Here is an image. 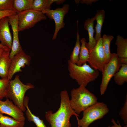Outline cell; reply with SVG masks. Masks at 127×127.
Instances as JSON below:
<instances>
[{"instance_id": "6da1fadb", "label": "cell", "mask_w": 127, "mask_h": 127, "mask_svg": "<svg viewBox=\"0 0 127 127\" xmlns=\"http://www.w3.org/2000/svg\"><path fill=\"white\" fill-rule=\"evenodd\" d=\"M60 94L61 101L59 108L54 113L51 110L47 111L45 115L46 119L50 124L51 127H71V117L74 115L77 118L79 116L70 106L67 91H62Z\"/></svg>"}, {"instance_id": "7a4b0ae2", "label": "cell", "mask_w": 127, "mask_h": 127, "mask_svg": "<svg viewBox=\"0 0 127 127\" xmlns=\"http://www.w3.org/2000/svg\"><path fill=\"white\" fill-rule=\"evenodd\" d=\"M70 106L77 115L97 102L96 97L84 86L81 85L71 91Z\"/></svg>"}, {"instance_id": "3957f363", "label": "cell", "mask_w": 127, "mask_h": 127, "mask_svg": "<svg viewBox=\"0 0 127 127\" xmlns=\"http://www.w3.org/2000/svg\"><path fill=\"white\" fill-rule=\"evenodd\" d=\"M67 62L70 76L75 79L79 86L86 87L88 83L95 80L99 76V71L92 68L86 63L79 66L71 63L69 60Z\"/></svg>"}, {"instance_id": "277c9868", "label": "cell", "mask_w": 127, "mask_h": 127, "mask_svg": "<svg viewBox=\"0 0 127 127\" xmlns=\"http://www.w3.org/2000/svg\"><path fill=\"white\" fill-rule=\"evenodd\" d=\"M19 75H16L15 79L9 81L6 98L12 100L14 104L23 112L26 108L24 104V95L29 89L34 88V85L30 83L23 84L19 78Z\"/></svg>"}, {"instance_id": "5b68a950", "label": "cell", "mask_w": 127, "mask_h": 127, "mask_svg": "<svg viewBox=\"0 0 127 127\" xmlns=\"http://www.w3.org/2000/svg\"><path fill=\"white\" fill-rule=\"evenodd\" d=\"M109 111L106 104L97 102L83 111V116L81 119L76 118L78 127H88L94 121L103 118Z\"/></svg>"}, {"instance_id": "8992f818", "label": "cell", "mask_w": 127, "mask_h": 127, "mask_svg": "<svg viewBox=\"0 0 127 127\" xmlns=\"http://www.w3.org/2000/svg\"><path fill=\"white\" fill-rule=\"evenodd\" d=\"M19 32L28 29L33 27L38 22L47 19L41 12L30 9L17 14Z\"/></svg>"}, {"instance_id": "52a82bcc", "label": "cell", "mask_w": 127, "mask_h": 127, "mask_svg": "<svg viewBox=\"0 0 127 127\" xmlns=\"http://www.w3.org/2000/svg\"><path fill=\"white\" fill-rule=\"evenodd\" d=\"M112 54L111 59L108 62L105 64L102 72V79L100 86V92L101 95L104 94L111 79L121 66L116 54L115 53Z\"/></svg>"}, {"instance_id": "ba28073f", "label": "cell", "mask_w": 127, "mask_h": 127, "mask_svg": "<svg viewBox=\"0 0 127 127\" xmlns=\"http://www.w3.org/2000/svg\"><path fill=\"white\" fill-rule=\"evenodd\" d=\"M102 42V38L101 37L94 47L88 50L89 56L87 62L91 67L101 72L106 63Z\"/></svg>"}, {"instance_id": "9c48e42d", "label": "cell", "mask_w": 127, "mask_h": 127, "mask_svg": "<svg viewBox=\"0 0 127 127\" xmlns=\"http://www.w3.org/2000/svg\"><path fill=\"white\" fill-rule=\"evenodd\" d=\"M69 6L68 4H65L61 8H58L54 10L47 9L41 12L43 14H46L51 19L53 20L55 22V28L52 38V40L56 39L59 30L64 27L65 24L64 18L69 10Z\"/></svg>"}, {"instance_id": "30bf717a", "label": "cell", "mask_w": 127, "mask_h": 127, "mask_svg": "<svg viewBox=\"0 0 127 127\" xmlns=\"http://www.w3.org/2000/svg\"><path fill=\"white\" fill-rule=\"evenodd\" d=\"M31 60L30 56L22 50L16 55L12 60L10 67L8 78L11 80L13 75L16 73L22 71V68L26 65L29 66Z\"/></svg>"}, {"instance_id": "8fae6325", "label": "cell", "mask_w": 127, "mask_h": 127, "mask_svg": "<svg viewBox=\"0 0 127 127\" xmlns=\"http://www.w3.org/2000/svg\"><path fill=\"white\" fill-rule=\"evenodd\" d=\"M9 24L12 31L13 38L9 57L12 60L15 56L23 50L20 44L18 36L17 14L8 17Z\"/></svg>"}, {"instance_id": "7c38bea8", "label": "cell", "mask_w": 127, "mask_h": 127, "mask_svg": "<svg viewBox=\"0 0 127 127\" xmlns=\"http://www.w3.org/2000/svg\"><path fill=\"white\" fill-rule=\"evenodd\" d=\"M0 113L8 115L17 121L24 122L25 120L23 111L8 98L4 101L0 100Z\"/></svg>"}, {"instance_id": "4fadbf2b", "label": "cell", "mask_w": 127, "mask_h": 127, "mask_svg": "<svg viewBox=\"0 0 127 127\" xmlns=\"http://www.w3.org/2000/svg\"><path fill=\"white\" fill-rule=\"evenodd\" d=\"M9 24L8 17L0 20V42L2 45L11 50L12 40Z\"/></svg>"}, {"instance_id": "5bb4252c", "label": "cell", "mask_w": 127, "mask_h": 127, "mask_svg": "<svg viewBox=\"0 0 127 127\" xmlns=\"http://www.w3.org/2000/svg\"><path fill=\"white\" fill-rule=\"evenodd\" d=\"M10 51H4L0 57V76L2 79L8 78L12 62Z\"/></svg>"}, {"instance_id": "9a60e30c", "label": "cell", "mask_w": 127, "mask_h": 127, "mask_svg": "<svg viewBox=\"0 0 127 127\" xmlns=\"http://www.w3.org/2000/svg\"><path fill=\"white\" fill-rule=\"evenodd\" d=\"M95 20V17L94 16L91 18H88L84 23V28L87 31L89 35V41L85 44L88 50L94 47L97 43V41L93 36L94 32L93 27Z\"/></svg>"}, {"instance_id": "2e32d148", "label": "cell", "mask_w": 127, "mask_h": 127, "mask_svg": "<svg viewBox=\"0 0 127 127\" xmlns=\"http://www.w3.org/2000/svg\"><path fill=\"white\" fill-rule=\"evenodd\" d=\"M62 0H33L32 9L40 12L50 9L51 5L54 2L60 4L64 2Z\"/></svg>"}, {"instance_id": "e0dca14e", "label": "cell", "mask_w": 127, "mask_h": 127, "mask_svg": "<svg viewBox=\"0 0 127 127\" xmlns=\"http://www.w3.org/2000/svg\"><path fill=\"white\" fill-rule=\"evenodd\" d=\"M115 44L117 46L116 54L119 59H127V39L120 35L116 37Z\"/></svg>"}, {"instance_id": "ac0fdd59", "label": "cell", "mask_w": 127, "mask_h": 127, "mask_svg": "<svg viewBox=\"0 0 127 127\" xmlns=\"http://www.w3.org/2000/svg\"><path fill=\"white\" fill-rule=\"evenodd\" d=\"M28 101L29 98L28 96H26L24 99V104L26 108L25 114L28 121L30 122H33L37 127H47L42 120L31 112L28 106Z\"/></svg>"}, {"instance_id": "d6986e66", "label": "cell", "mask_w": 127, "mask_h": 127, "mask_svg": "<svg viewBox=\"0 0 127 127\" xmlns=\"http://www.w3.org/2000/svg\"><path fill=\"white\" fill-rule=\"evenodd\" d=\"M24 123L0 113V127H24Z\"/></svg>"}, {"instance_id": "ffe728a7", "label": "cell", "mask_w": 127, "mask_h": 127, "mask_svg": "<svg viewBox=\"0 0 127 127\" xmlns=\"http://www.w3.org/2000/svg\"><path fill=\"white\" fill-rule=\"evenodd\" d=\"M33 0H13L12 9L16 13H20L32 9Z\"/></svg>"}, {"instance_id": "44dd1931", "label": "cell", "mask_w": 127, "mask_h": 127, "mask_svg": "<svg viewBox=\"0 0 127 127\" xmlns=\"http://www.w3.org/2000/svg\"><path fill=\"white\" fill-rule=\"evenodd\" d=\"M95 20L97 21V24L95 26L96 33L95 38L97 41L101 36V32L102 27L105 17V12L103 10H97L95 16Z\"/></svg>"}, {"instance_id": "7402d4cb", "label": "cell", "mask_w": 127, "mask_h": 127, "mask_svg": "<svg viewBox=\"0 0 127 127\" xmlns=\"http://www.w3.org/2000/svg\"><path fill=\"white\" fill-rule=\"evenodd\" d=\"M86 40L84 38H82L80 40L81 46L80 47L79 56V60L76 64L81 66L86 63L89 58V53L88 50L85 46Z\"/></svg>"}, {"instance_id": "603a6c76", "label": "cell", "mask_w": 127, "mask_h": 127, "mask_svg": "<svg viewBox=\"0 0 127 127\" xmlns=\"http://www.w3.org/2000/svg\"><path fill=\"white\" fill-rule=\"evenodd\" d=\"M115 82L118 85H122L127 82V64H122L119 69L114 75Z\"/></svg>"}, {"instance_id": "cb8c5ba5", "label": "cell", "mask_w": 127, "mask_h": 127, "mask_svg": "<svg viewBox=\"0 0 127 127\" xmlns=\"http://www.w3.org/2000/svg\"><path fill=\"white\" fill-rule=\"evenodd\" d=\"M102 38L103 46L104 49L106 63L108 62L111 59L112 54L110 51V45L111 41L114 38L112 35L104 34Z\"/></svg>"}, {"instance_id": "d4e9b609", "label": "cell", "mask_w": 127, "mask_h": 127, "mask_svg": "<svg viewBox=\"0 0 127 127\" xmlns=\"http://www.w3.org/2000/svg\"><path fill=\"white\" fill-rule=\"evenodd\" d=\"M80 47L79 36L78 30L76 43L69 60L70 62L73 64H76L79 60Z\"/></svg>"}, {"instance_id": "484cf974", "label": "cell", "mask_w": 127, "mask_h": 127, "mask_svg": "<svg viewBox=\"0 0 127 127\" xmlns=\"http://www.w3.org/2000/svg\"><path fill=\"white\" fill-rule=\"evenodd\" d=\"M8 78L0 79V100L6 97L9 81Z\"/></svg>"}, {"instance_id": "4316f807", "label": "cell", "mask_w": 127, "mask_h": 127, "mask_svg": "<svg viewBox=\"0 0 127 127\" xmlns=\"http://www.w3.org/2000/svg\"><path fill=\"white\" fill-rule=\"evenodd\" d=\"M13 0H0V11L12 9Z\"/></svg>"}, {"instance_id": "83f0119b", "label": "cell", "mask_w": 127, "mask_h": 127, "mask_svg": "<svg viewBox=\"0 0 127 127\" xmlns=\"http://www.w3.org/2000/svg\"><path fill=\"white\" fill-rule=\"evenodd\" d=\"M127 96L126 95V100L123 106L121 109L119 113V114L122 119L123 120L125 124L127 123Z\"/></svg>"}, {"instance_id": "f1b7e54d", "label": "cell", "mask_w": 127, "mask_h": 127, "mask_svg": "<svg viewBox=\"0 0 127 127\" xmlns=\"http://www.w3.org/2000/svg\"><path fill=\"white\" fill-rule=\"evenodd\" d=\"M16 12L13 9L0 11V20L4 17L17 14Z\"/></svg>"}, {"instance_id": "f546056e", "label": "cell", "mask_w": 127, "mask_h": 127, "mask_svg": "<svg viewBox=\"0 0 127 127\" xmlns=\"http://www.w3.org/2000/svg\"><path fill=\"white\" fill-rule=\"evenodd\" d=\"M111 121L113 124V125L111 127H122L120 125L119 121L118 120L117 121L118 124L116 123L113 119H112Z\"/></svg>"}, {"instance_id": "4dcf8cb0", "label": "cell", "mask_w": 127, "mask_h": 127, "mask_svg": "<svg viewBox=\"0 0 127 127\" xmlns=\"http://www.w3.org/2000/svg\"><path fill=\"white\" fill-rule=\"evenodd\" d=\"M97 0H82L80 1V2L81 3H85L88 4H90L92 2H94L95 1H97Z\"/></svg>"}, {"instance_id": "1f68e13d", "label": "cell", "mask_w": 127, "mask_h": 127, "mask_svg": "<svg viewBox=\"0 0 127 127\" xmlns=\"http://www.w3.org/2000/svg\"><path fill=\"white\" fill-rule=\"evenodd\" d=\"M0 48L3 49L4 51H10L11 49L6 46H4L2 45L0 43Z\"/></svg>"}, {"instance_id": "d6a6232c", "label": "cell", "mask_w": 127, "mask_h": 127, "mask_svg": "<svg viewBox=\"0 0 127 127\" xmlns=\"http://www.w3.org/2000/svg\"><path fill=\"white\" fill-rule=\"evenodd\" d=\"M4 51L3 49L0 48V57L1 56Z\"/></svg>"}, {"instance_id": "836d02e7", "label": "cell", "mask_w": 127, "mask_h": 127, "mask_svg": "<svg viewBox=\"0 0 127 127\" xmlns=\"http://www.w3.org/2000/svg\"><path fill=\"white\" fill-rule=\"evenodd\" d=\"M108 127H111L110 126H109Z\"/></svg>"}]
</instances>
